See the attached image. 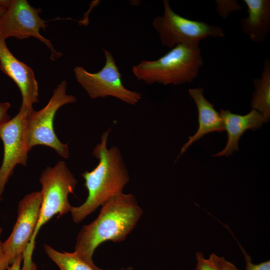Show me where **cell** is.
Returning a JSON list of instances; mask_svg holds the SVG:
<instances>
[{
    "label": "cell",
    "instance_id": "277c9868",
    "mask_svg": "<svg viewBox=\"0 0 270 270\" xmlns=\"http://www.w3.org/2000/svg\"><path fill=\"white\" fill-rule=\"evenodd\" d=\"M199 44H178L157 60H144L132 72L147 84H180L192 82L203 64Z\"/></svg>",
    "mask_w": 270,
    "mask_h": 270
},
{
    "label": "cell",
    "instance_id": "cb8c5ba5",
    "mask_svg": "<svg viewBox=\"0 0 270 270\" xmlns=\"http://www.w3.org/2000/svg\"><path fill=\"white\" fill-rule=\"evenodd\" d=\"M6 8L4 6H0V16L4 12Z\"/></svg>",
    "mask_w": 270,
    "mask_h": 270
},
{
    "label": "cell",
    "instance_id": "4fadbf2b",
    "mask_svg": "<svg viewBox=\"0 0 270 270\" xmlns=\"http://www.w3.org/2000/svg\"><path fill=\"white\" fill-rule=\"evenodd\" d=\"M203 92L202 88L188 90L189 94L194 100L198 108V128L194 134L189 136L188 140L182 148L178 157L192 144L206 134L224 130L220 114L214 109V106L204 97Z\"/></svg>",
    "mask_w": 270,
    "mask_h": 270
},
{
    "label": "cell",
    "instance_id": "ba28073f",
    "mask_svg": "<svg viewBox=\"0 0 270 270\" xmlns=\"http://www.w3.org/2000/svg\"><path fill=\"white\" fill-rule=\"evenodd\" d=\"M40 8L30 6L26 0H9L6 10L0 16V37L23 40L34 38L50 50V58L54 61L62 55L58 52L50 41L40 33L46 31L47 22L41 18Z\"/></svg>",
    "mask_w": 270,
    "mask_h": 270
},
{
    "label": "cell",
    "instance_id": "603a6c76",
    "mask_svg": "<svg viewBox=\"0 0 270 270\" xmlns=\"http://www.w3.org/2000/svg\"><path fill=\"white\" fill-rule=\"evenodd\" d=\"M22 261V255L20 256L14 262L9 266L8 270H20V265Z\"/></svg>",
    "mask_w": 270,
    "mask_h": 270
},
{
    "label": "cell",
    "instance_id": "ffe728a7",
    "mask_svg": "<svg viewBox=\"0 0 270 270\" xmlns=\"http://www.w3.org/2000/svg\"><path fill=\"white\" fill-rule=\"evenodd\" d=\"M11 107L9 102H0V124L8 122L10 119L8 111Z\"/></svg>",
    "mask_w": 270,
    "mask_h": 270
},
{
    "label": "cell",
    "instance_id": "2e32d148",
    "mask_svg": "<svg viewBox=\"0 0 270 270\" xmlns=\"http://www.w3.org/2000/svg\"><path fill=\"white\" fill-rule=\"evenodd\" d=\"M44 247L46 254L60 270H109L91 266L74 252H60L46 244H44Z\"/></svg>",
    "mask_w": 270,
    "mask_h": 270
},
{
    "label": "cell",
    "instance_id": "d4e9b609",
    "mask_svg": "<svg viewBox=\"0 0 270 270\" xmlns=\"http://www.w3.org/2000/svg\"><path fill=\"white\" fill-rule=\"evenodd\" d=\"M2 200V196L0 194V200Z\"/></svg>",
    "mask_w": 270,
    "mask_h": 270
},
{
    "label": "cell",
    "instance_id": "52a82bcc",
    "mask_svg": "<svg viewBox=\"0 0 270 270\" xmlns=\"http://www.w3.org/2000/svg\"><path fill=\"white\" fill-rule=\"evenodd\" d=\"M102 52L106 62L100 71L90 72L82 66L74 68L77 82L92 99L112 96L127 104H136L141 99V94L126 88L112 54L105 49Z\"/></svg>",
    "mask_w": 270,
    "mask_h": 270
},
{
    "label": "cell",
    "instance_id": "7a4b0ae2",
    "mask_svg": "<svg viewBox=\"0 0 270 270\" xmlns=\"http://www.w3.org/2000/svg\"><path fill=\"white\" fill-rule=\"evenodd\" d=\"M111 128L103 132L100 142L94 148L92 154L98 160L92 170L84 171L82 176L88 195L78 206H72V221L78 224L111 198L123 192L130 181V176L122 153L116 146L108 148Z\"/></svg>",
    "mask_w": 270,
    "mask_h": 270
},
{
    "label": "cell",
    "instance_id": "7c38bea8",
    "mask_svg": "<svg viewBox=\"0 0 270 270\" xmlns=\"http://www.w3.org/2000/svg\"><path fill=\"white\" fill-rule=\"evenodd\" d=\"M220 115L224 130L227 132L228 142L225 148L212 156H228L233 152L238 151L239 140L246 130H254L268 122L259 112L254 109L243 116L221 109Z\"/></svg>",
    "mask_w": 270,
    "mask_h": 270
},
{
    "label": "cell",
    "instance_id": "8992f818",
    "mask_svg": "<svg viewBox=\"0 0 270 270\" xmlns=\"http://www.w3.org/2000/svg\"><path fill=\"white\" fill-rule=\"evenodd\" d=\"M163 3V14L155 18L152 23L163 46L172 48L178 44H199L208 36H224L220 28L183 17L172 9L168 0Z\"/></svg>",
    "mask_w": 270,
    "mask_h": 270
},
{
    "label": "cell",
    "instance_id": "44dd1931",
    "mask_svg": "<svg viewBox=\"0 0 270 270\" xmlns=\"http://www.w3.org/2000/svg\"><path fill=\"white\" fill-rule=\"evenodd\" d=\"M2 232V228L0 227V270H8L10 265L4 253L2 247V242L0 240Z\"/></svg>",
    "mask_w": 270,
    "mask_h": 270
},
{
    "label": "cell",
    "instance_id": "ac0fdd59",
    "mask_svg": "<svg viewBox=\"0 0 270 270\" xmlns=\"http://www.w3.org/2000/svg\"><path fill=\"white\" fill-rule=\"evenodd\" d=\"M216 10L219 14L224 18L230 13L240 10L242 8L236 0H216Z\"/></svg>",
    "mask_w": 270,
    "mask_h": 270
},
{
    "label": "cell",
    "instance_id": "30bf717a",
    "mask_svg": "<svg viewBox=\"0 0 270 270\" xmlns=\"http://www.w3.org/2000/svg\"><path fill=\"white\" fill-rule=\"evenodd\" d=\"M42 202L40 192L26 195L18 202V216L8 238L2 242L4 253L9 265L25 252L34 234Z\"/></svg>",
    "mask_w": 270,
    "mask_h": 270
},
{
    "label": "cell",
    "instance_id": "5bb4252c",
    "mask_svg": "<svg viewBox=\"0 0 270 270\" xmlns=\"http://www.w3.org/2000/svg\"><path fill=\"white\" fill-rule=\"evenodd\" d=\"M243 1L248 15L241 20V28L252 42H262L270 30V0Z\"/></svg>",
    "mask_w": 270,
    "mask_h": 270
},
{
    "label": "cell",
    "instance_id": "6da1fadb",
    "mask_svg": "<svg viewBox=\"0 0 270 270\" xmlns=\"http://www.w3.org/2000/svg\"><path fill=\"white\" fill-rule=\"evenodd\" d=\"M98 217L82 226L76 239L74 252L94 267L96 248L106 241L124 240L136 227L143 210L132 194H119L102 206Z\"/></svg>",
    "mask_w": 270,
    "mask_h": 270
},
{
    "label": "cell",
    "instance_id": "e0dca14e",
    "mask_svg": "<svg viewBox=\"0 0 270 270\" xmlns=\"http://www.w3.org/2000/svg\"><path fill=\"white\" fill-rule=\"evenodd\" d=\"M196 264L195 270H220L219 257L215 254H211L208 258H205L202 252H196Z\"/></svg>",
    "mask_w": 270,
    "mask_h": 270
},
{
    "label": "cell",
    "instance_id": "9a60e30c",
    "mask_svg": "<svg viewBox=\"0 0 270 270\" xmlns=\"http://www.w3.org/2000/svg\"><path fill=\"white\" fill-rule=\"evenodd\" d=\"M254 92L251 101L252 109L259 112L268 122L270 116V60L266 58L260 78L254 80Z\"/></svg>",
    "mask_w": 270,
    "mask_h": 270
},
{
    "label": "cell",
    "instance_id": "5b68a950",
    "mask_svg": "<svg viewBox=\"0 0 270 270\" xmlns=\"http://www.w3.org/2000/svg\"><path fill=\"white\" fill-rule=\"evenodd\" d=\"M66 92L67 82L64 80L54 89L46 106L38 111L34 110L27 118L25 142L29 152L34 146L42 145L52 148L64 158L69 157L68 144L60 140L54 126V117L59 108L76 101L74 96L68 94Z\"/></svg>",
    "mask_w": 270,
    "mask_h": 270
},
{
    "label": "cell",
    "instance_id": "d6986e66",
    "mask_svg": "<svg viewBox=\"0 0 270 270\" xmlns=\"http://www.w3.org/2000/svg\"><path fill=\"white\" fill-rule=\"evenodd\" d=\"M236 239V238L234 236ZM241 249L246 261L245 270H270V261L266 260L258 264H254L250 256L246 252L242 246L236 239Z\"/></svg>",
    "mask_w": 270,
    "mask_h": 270
},
{
    "label": "cell",
    "instance_id": "8fae6325",
    "mask_svg": "<svg viewBox=\"0 0 270 270\" xmlns=\"http://www.w3.org/2000/svg\"><path fill=\"white\" fill-rule=\"evenodd\" d=\"M0 70L16 84L22 95L20 106L31 114L33 105L38 102V86L32 69L16 58L0 37Z\"/></svg>",
    "mask_w": 270,
    "mask_h": 270
},
{
    "label": "cell",
    "instance_id": "7402d4cb",
    "mask_svg": "<svg viewBox=\"0 0 270 270\" xmlns=\"http://www.w3.org/2000/svg\"><path fill=\"white\" fill-rule=\"evenodd\" d=\"M218 262L220 270H238L233 264L226 260L224 257H219Z\"/></svg>",
    "mask_w": 270,
    "mask_h": 270
},
{
    "label": "cell",
    "instance_id": "9c48e42d",
    "mask_svg": "<svg viewBox=\"0 0 270 270\" xmlns=\"http://www.w3.org/2000/svg\"><path fill=\"white\" fill-rule=\"evenodd\" d=\"M28 114L20 108L18 113L9 120L0 124V140L4 146V156L0 167V194L17 165L27 166L28 150L25 142V130Z\"/></svg>",
    "mask_w": 270,
    "mask_h": 270
},
{
    "label": "cell",
    "instance_id": "3957f363",
    "mask_svg": "<svg viewBox=\"0 0 270 270\" xmlns=\"http://www.w3.org/2000/svg\"><path fill=\"white\" fill-rule=\"evenodd\" d=\"M42 189V202L38 222L34 234L22 254V266L20 270H37L32 260L35 248L36 238L40 228L54 216L58 217L70 212L72 206L68 195L74 194L78 184L76 178L64 160L58 161L53 166H47L40 177Z\"/></svg>",
    "mask_w": 270,
    "mask_h": 270
}]
</instances>
